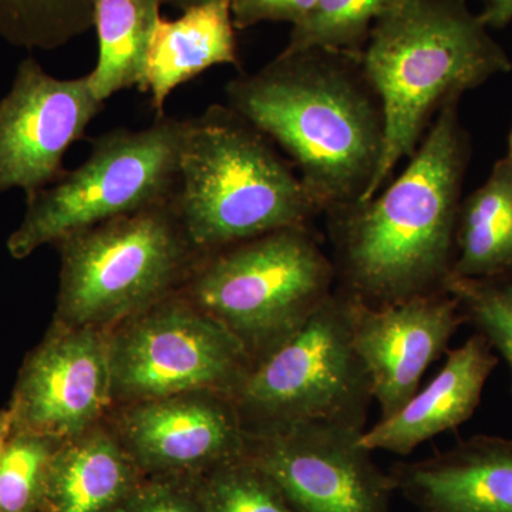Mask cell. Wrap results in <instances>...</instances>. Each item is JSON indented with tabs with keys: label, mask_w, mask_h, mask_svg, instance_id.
Here are the masks:
<instances>
[{
	"label": "cell",
	"mask_w": 512,
	"mask_h": 512,
	"mask_svg": "<svg viewBox=\"0 0 512 512\" xmlns=\"http://www.w3.org/2000/svg\"><path fill=\"white\" fill-rule=\"evenodd\" d=\"M448 101L386 190L323 212L336 291L384 308L446 291L471 138Z\"/></svg>",
	"instance_id": "obj_1"
},
{
	"label": "cell",
	"mask_w": 512,
	"mask_h": 512,
	"mask_svg": "<svg viewBox=\"0 0 512 512\" xmlns=\"http://www.w3.org/2000/svg\"><path fill=\"white\" fill-rule=\"evenodd\" d=\"M228 107L281 147L323 212L362 200L384 144L382 101L360 56L284 50L227 84Z\"/></svg>",
	"instance_id": "obj_2"
},
{
	"label": "cell",
	"mask_w": 512,
	"mask_h": 512,
	"mask_svg": "<svg viewBox=\"0 0 512 512\" xmlns=\"http://www.w3.org/2000/svg\"><path fill=\"white\" fill-rule=\"evenodd\" d=\"M360 63L384 116L382 158L360 201L390 183L448 101L512 70L510 56L467 0H386Z\"/></svg>",
	"instance_id": "obj_3"
},
{
	"label": "cell",
	"mask_w": 512,
	"mask_h": 512,
	"mask_svg": "<svg viewBox=\"0 0 512 512\" xmlns=\"http://www.w3.org/2000/svg\"><path fill=\"white\" fill-rule=\"evenodd\" d=\"M171 205L201 255L276 229L312 227L322 215L291 161L222 104L185 120Z\"/></svg>",
	"instance_id": "obj_4"
},
{
	"label": "cell",
	"mask_w": 512,
	"mask_h": 512,
	"mask_svg": "<svg viewBox=\"0 0 512 512\" xmlns=\"http://www.w3.org/2000/svg\"><path fill=\"white\" fill-rule=\"evenodd\" d=\"M335 285L332 258L312 227H289L202 255L180 292L254 365L301 329Z\"/></svg>",
	"instance_id": "obj_5"
},
{
	"label": "cell",
	"mask_w": 512,
	"mask_h": 512,
	"mask_svg": "<svg viewBox=\"0 0 512 512\" xmlns=\"http://www.w3.org/2000/svg\"><path fill=\"white\" fill-rule=\"evenodd\" d=\"M53 322L110 330L180 291L200 261L170 202L101 222L55 244Z\"/></svg>",
	"instance_id": "obj_6"
},
{
	"label": "cell",
	"mask_w": 512,
	"mask_h": 512,
	"mask_svg": "<svg viewBox=\"0 0 512 512\" xmlns=\"http://www.w3.org/2000/svg\"><path fill=\"white\" fill-rule=\"evenodd\" d=\"M184 124L163 116L143 130L93 138L82 165L26 197L25 217L6 242L10 256L20 261L83 229L173 200Z\"/></svg>",
	"instance_id": "obj_7"
},
{
	"label": "cell",
	"mask_w": 512,
	"mask_h": 512,
	"mask_svg": "<svg viewBox=\"0 0 512 512\" xmlns=\"http://www.w3.org/2000/svg\"><path fill=\"white\" fill-rule=\"evenodd\" d=\"M232 400L245 433L309 420L365 430L372 382L353 346L348 296L335 289L291 338L256 360Z\"/></svg>",
	"instance_id": "obj_8"
},
{
	"label": "cell",
	"mask_w": 512,
	"mask_h": 512,
	"mask_svg": "<svg viewBox=\"0 0 512 512\" xmlns=\"http://www.w3.org/2000/svg\"><path fill=\"white\" fill-rule=\"evenodd\" d=\"M107 335L113 407L190 392L234 397L252 367L244 346L180 291Z\"/></svg>",
	"instance_id": "obj_9"
},
{
	"label": "cell",
	"mask_w": 512,
	"mask_h": 512,
	"mask_svg": "<svg viewBox=\"0 0 512 512\" xmlns=\"http://www.w3.org/2000/svg\"><path fill=\"white\" fill-rule=\"evenodd\" d=\"M365 430L309 420L247 433V456L299 512H392L394 485L362 444Z\"/></svg>",
	"instance_id": "obj_10"
},
{
	"label": "cell",
	"mask_w": 512,
	"mask_h": 512,
	"mask_svg": "<svg viewBox=\"0 0 512 512\" xmlns=\"http://www.w3.org/2000/svg\"><path fill=\"white\" fill-rule=\"evenodd\" d=\"M8 409L12 429L59 440L104 423L113 409L107 330L52 322L23 360Z\"/></svg>",
	"instance_id": "obj_11"
},
{
	"label": "cell",
	"mask_w": 512,
	"mask_h": 512,
	"mask_svg": "<svg viewBox=\"0 0 512 512\" xmlns=\"http://www.w3.org/2000/svg\"><path fill=\"white\" fill-rule=\"evenodd\" d=\"M103 106L89 76L59 79L33 57L23 60L0 99V194L22 190L29 197L56 183L66 173L67 151Z\"/></svg>",
	"instance_id": "obj_12"
},
{
	"label": "cell",
	"mask_w": 512,
	"mask_h": 512,
	"mask_svg": "<svg viewBox=\"0 0 512 512\" xmlns=\"http://www.w3.org/2000/svg\"><path fill=\"white\" fill-rule=\"evenodd\" d=\"M107 424L146 477H202L247 453L234 400L190 392L111 409Z\"/></svg>",
	"instance_id": "obj_13"
},
{
	"label": "cell",
	"mask_w": 512,
	"mask_h": 512,
	"mask_svg": "<svg viewBox=\"0 0 512 512\" xmlns=\"http://www.w3.org/2000/svg\"><path fill=\"white\" fill-rule=\"evenodd\" d=\"M350 319L353 346L369 372L380 419L412 399L431 363L448 352V343L466 325L457 299L447 291L384 308L350 299Z\"/></svg>",
	"instance_id": "obj_14"
},
{
	"label": "cell",
	"mask_w": 512,
	"mask_h": 512,
	"mask_svg": "<svg viewBox=\"0 0 512 512\" xmlns=\"http://www.w3.org/2000/svg\"><path fill=\"white\" fill-rule=\"evenodd\" d=\"M417 512H512V440L477 434L450 450L390 468Z\"/></svg>",
	"instance_id": "obj_15"
},
{
	"label": "cell",
	"mask_w": 512,
	"mask_h": 512,
	"mask_svg": "<svg viewBox=\"0 0 512 512\" xmlns=\"http://www.w3.org/2000/svg\"><path fill=\"white\" fill-rule=\"evenodd\" d=\"M498 362L487 339L474 333L460 348L448 350L443 369L399 412L363 431V446L406 457L427 440L457 429L476 412Z\"/></svg>",
	"instance_id": "obj_16"
},
{
	"label": "cell",
	"mask_w": 512,
	"mask_h": 512,
	"mask_svg": "<svg viewBox=\"0 0 512 512\" xmlns=\"http://www.w3.org/2000/svg\"><path fill=\"white\" fill-rule=\"evenodd\" d=\"M144 478L104 421L57 448L37 512H117Z\"/></svg>",
	"instance_id": "obj_17"
},
{
	"label": "cell",
	"mask_w": 512,
	"mask_h": 512,
	"mask_svg": "<svg viewBox=\"0 0 512 512\" xmlns=\"http://www.w3.org/2000/svg\"><path fill=\"white\" fill-rule=\"evenodd\" d=\"M232 0H214L184 10L175 20H158L144 66L140 92L148 93L157 117L168 96L220 64L239 66Z\"/></svg>",
	"instance_id": "obj_18"
},
{
	"label": "cell",
	"mask_w": 512,
	"mask_h": 512,
	"mask_svg": "<svg viewBox=\"0 0 512 512\" xmlns=\"http://www.w3.org/2000/svg\"><path fill=\"white\" fill-rule=\"evenodd\" d=\"M512 269V161L501 158L485 183L461 200L453 274L480 279Z\"/></svg>",
	"instance_id": "obj_19"
},
{
	"label": "cell",
	"mask_w": 512,
	"mask_h": 512,
	"mask_svg": "<svg viewBox=\"0 0 512 512\" xmlns=\"http://www.w3.org/2000/svg\"><path fill=\"white\" fill-rule=\"evenodd\" d=\"M92 5L99 56L87 76L94 96L106 103L121 90H140L163 0H92Z\"/></svg>",
	"instance_id": "obj_20"
},
{
	"label": "cell",
	"mask_w": 512,
	"mask_h": 512,
	"mask_svg": "<svg viewBox=\"0 0 512 512\" xmlns=\"http://www.w3.org/2000/svg\"><path fill=\"white\" fill-rule=\"evenodd\" d=\"M90 28L92 0H0V37L13 46L53 50Z\"/></svg>",
	"instance_id": "obj_21"
},
{
	"label": "cell",
	"mask_w": 512,
	"mask_h": 512,
	"mask_svg": "<svg viewBox=\"0 0 512 512\" xmlns=\"http://www.w3.org/2000/svg\"><path fill=\"white\" fill-rule=\"evenodd\" d=\"M384 2L386 0H318L308 18L292 26L284 50L329 49L360 56Z\"/></svg>",
	"instance_id": "obj_22"
},
{
	"label": "cell",
	"mask_w": 512,
	"mask_h": 512,
	"mask_svg": "<svg viewBox=\"0 0 512 512\" xmlns=\"http://www.w3.org/2000/svg\"><path fill=\"white\" fill-rule=\"evenodd\" d=\"M200 488L204 512H299L247 454L202 476Z\"/></svg>",
	"instance_id": "obj_23"
},
{
	"label": "cell",
	"mask_w": 512,
	"mask_h": 512,
	"mask_svg": "<svg viewBox=\"0 0 512 512\" xmlns=\"http://www.w3.org/2000/svg\"><path fill=\"white\" fill-rule=\"evenodd\" d=\"M64 440L10 429L0 454V512H37L47 471Z\"/></svg>",
	"instance_id": "obj_24"
},
{
	"label": "cell",
	"mask_w": 512,
	"mask_h": 512,
	"mask_svg": "<svg viewBox=\"0 0 512 512\" xmlns=\"http://www.w3.org/2000/svg\"><path fill=\"white\" fill-rule=\"evenodd\" d=\"M446 291L457 299L464 322L504 359L512 379V269L480 279L450 276Z\"/></svg>",
	"instance_id": "obj_25"
},
{
	"label": "cell",
	"mask_w": 512,
	"mask_h": 512,
	"mask_svg": "<svg viewBox=\"0 0 512 512\" xmlns=\"http://www.w3.org/2000/svg\"><path fill=\"white\" fill-rule=\"evenodd\" d=\"M201 477H146L117 512H204Z\"/></svg>",
	"instance_id": "obj_26"
},
{
	"label": "cell",
	"mask_w": 512,
	"mask_h": 512,
	"mask_svg": "<svg viewBox=\"0 0 512 512\" xmlns=\"http://www.w3.org/2000/svg\"><path fill=\"white\" fill-rule=\"evenodd\" d=\"M318 0H232L235 29H247L262 22H288L299 25L315 8Z\"/></svg>",
	"instance_id": "obj_27"
},
{
	"label": "cell",
	"mask_w": 512,
	"mask_h": 512,
	"mask_svg": "<svg viewBox=\"0 0 512 512\" xmlns=\"http://www.w3.org/2000/svg\"><path fill=\"white\" fill-rule=\"evenodd\" d=\"M484 9L480 13L485 25L490 29H503L512 22V0H483Z\"/></svg>",
	"instance_id": "obj_28"
},
{
	"label": "cell",
	"mask_w": 512,
	"mask_h": 512,
	"mask_svg": "<svg viewBox=\"0 0 512 512\" xmlns=\"http://www.w3.org/2000/svg\"><path fill=\"white\" fill-rule=\"evenodd\" d=\"M10 429H12V416L8 406L5 409H0V454H2L3 446L8 440Z\"/></svg>",
	"instance_id": "obj_29"
},
{
	"label": "cell",
	"mask_w": 512,
	"mask_h": 512,
	"mask_svg": "<svg viewBox=\"0 0 512 512\" xmlns=\"http://www.w3.org/2000/svg\"><path fill=\"white\" fill-rule=\"evenodd\" d=\"M214 2V0H163V3H170L175 8L187 10L192 6L204 5V3Z\"/></svg>",
	"instance_id": "obj_30"
},
{
	"label": "cell",
	"mask_w": 512,
	"mask_h": 512,
	"mask_svg": "<svg viewBox=\"0 0 512 512\" xmlns=\"http://www.w3.org/2000/svg\"><path fill=\"white\" fill-rule=\"evenodd\" d=\"M505 157L510 158V160L512 161V128L510 131V137H508V153L507 156Z\"/></svg>",
	"instance_id": "obj_31"
}]
</instances>
